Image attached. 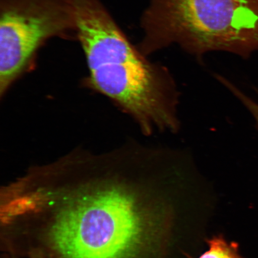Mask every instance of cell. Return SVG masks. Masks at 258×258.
<instances>
[{
    "label": "cell",
    "instance_id": "3957f363",
    "mask_svg": "<svg viewBox=\"0 0 258 258\" xmlns=\"http://www.w3.org/2000/svg\"><path fill=\"white\" fill-rule=\"evenodd\" d=\"M76 33L74 0H0V97L33 67L48 41Z\"/></svg>",
    "mask_w": 258,
    "mask_h": 258
},
{
    "label": "cell",
    "instance_id": "5b68a950",
    "mask_svg": "<svg viewBox=\"0 0 258 258\" xmlns=\"http://www.w3.org/2000/svg\"><path fill=\"white\" fill-rule=\"evenodd\" d=\"M209 249L199 258H243L238 253L235 243H228L221 236L214 237L208 241Z\"/></svg>",
    "mask_w": 258,
    "mask_h": 258
},
{
    "label": "cell",
    "instance_id": "277c9868",
    "mask_svg": "<svg viewBox=\"0 0 258 258\" xmlns=\"http://www.w3.org/2000/svg\"><path fill=\"white\" fill-rule=\"evenodd\" d=\"M76 38L85 54L91 89L108 97L148 63L116 23L103 0H74Z\"/></svg>",
    "mask_w": 258,
    "mask_h": 258
},
{
    "label": "cell",
    "instance_id": "6da1fadb",
    "mask_svg": "<svg viewBox=\"0 0 258 258\" xmlns=\"http://www.w3.org/2000/svg\"><path fill=\"white\" fill-rule=\"evenodd\" d=\"M133 145L103 153L80 150L63 156L79 183L64 190L66 202L50 229L61 258H132L143 221L137 190L127 179Z\"/></svg>",
    "mask_w": 258,
    "mask_h": 258
},
{
    "label": "cell",
    "instance_id": "7a4b0ae2",
    "mask_svg": "<svg viewBox=\"0 0 258 258\" xmlns=\"http://www.w3.org/2000/svg\"><path fill=\"white\" fill-rule=\"evenodd\" d=\"M141 24L143 55L175 44L199 56L258 48V0H150Z\"/></svg>",
    "mask_w": 258,
    "mask_h": 258
},
{
    "label": "cell",
    "instance_id": "8992f818",
    "mask_svg": "<svg viewBox=\"0 0 258 258\" xmlns=\"http://www.w3.org/2000/svg\"><path fill=\"white\" fill-rule=\"evenodd\" d=\"M223 85L230 90L250 112L254 120H255L258 128V102L254 101L249 96L245 94L233 84L228 82L227 80L224 81Z\"/></svg>",
    "mask_w": 258,
    "mask_h": 258
}]
</instances>
